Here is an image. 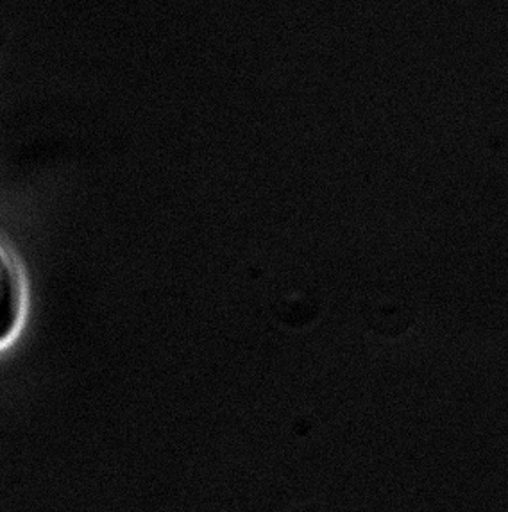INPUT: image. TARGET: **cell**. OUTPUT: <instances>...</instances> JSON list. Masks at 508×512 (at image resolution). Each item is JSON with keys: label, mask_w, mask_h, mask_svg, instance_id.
<instances>
[{"label": "cell", "mask_w": 508, "mask_h": 512, "mask_svg": "<svg viewBox=\"0 0 508 512\" xmlns=\"http://www.w3.org/2000/svg\"><path fill=\"white\" fill-rule=\"evenodd\" d=\"M22 312V292L17 274L6 255L0 251V344L17 330Z\"/></svg>", "instance_id": "1"}]
</instances>
